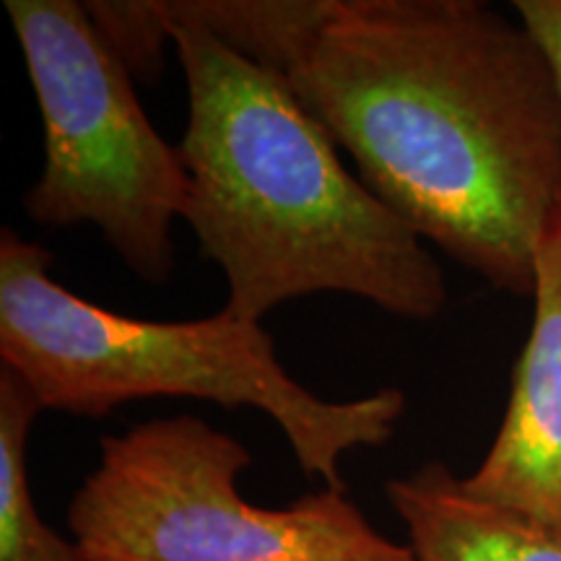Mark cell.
Listing matches in <instances>:
<instances>
[{
    "label": "cell",
    "mask_w": 561,
    "mask_h": 561,
    "mask_svg": "<svg viewBox=\"0 0 561 561\" xmlns=\"http://www.w3.org/2000/svg\"><path fill=\"white\" fill-rule=\"evenodd\" d=\"M284 79L421 240L530 297L561 195V87L520 19L479 0H335Z\"/></svg>",
    "instance_id": "obj_1"
},
{
    "label": "cell",
    "mask_w": 561,
    "mask_h": 561,
    "mask_svg": "<svg viewBox=\"0 0 561 561\" xmlns=\"http://www.w3.org/2000/svg\"><path fill=\"white\" fill-rule=\"evenodd\" d=\"M187 81L182 221L227 278L224 312L261 322L273 307L341 291L405 320L447 305L439 263L339 157L289 81L201 26L167 19Z\"/></svg>",
    "instance_id": "obj_2"
},
{
    "label": "cell",
    "mask_w": 561,
    "mask_h": 561,
    "mask_svg": "<svg viewBox=\"0 0 561 561\" xmlns=\"http://www.w3.org/2000/svg\"><path fill=\"white\" fill-rule=\"evenodd\" d=\"M53 252L0 231V367L42 411L100 419L128 401L195 398L268 413L299 468L325 489H346L343 455L380 447L405 413L398 388L356 401H322L294 380L261 322L216 312L157 322L112 312L53 278Z\"/></svg>",
    "instance_id": "obj_3"
},
{
    "label": "cell",
    "mask_w": 561,
    "mask_h": 561,
    "mask_svg": "<svg viewBox=\"0 0 561 561\" xmlns=\"http://www.w3.org/2000/svg\"><path fill=\"white\" fill-rule=\"evenodd\" d=\"M248 447L191 413L133 424L100 442V462L68 507L87 561H413L346 489L289 507L242 496Z\"/></svg>",
    "instance_id": "obj_4"
},
{
    "label": "cell",
    "mask_w": 561,
    "mask_h": 561,
    "mask_svg": "<svg viewBox=\"0 0 561 561\" xmlns=\"http://www.w3.org/2000/svg\"><path fill=\"white\" fill-rule=\"evenodd\" d=\"M45 128V170L24 195L42 227L91 224L146 284L174 273L172 224L187 172L153 128L136 79L76 0H5Z\"/></svg>",
    "instance_id": "obj_5"
},
{
    "label": "cell",
    "mask_w": 561,
    "mask_h": 561,
    "mask_svg": "<svg viewBox=\"0 0 561 561\" xmlns=\"http://www.w3.org/2000/svg\"><path fill=\"white\" fill-rule=\"evenodd\" d=\"M530 297V333L500 432L462 483L561 536V195L538 237Z\"/></svg>",
    "instance_id": "obj_6"
},
{
    "label": "cell",
    "mask_w": 561,
    "mask_h": 561,
    "mask_svg": "<svg viewBox=\"0 0 561 561\" xmlns=\"http://www.w3.org/2000/svg\"><path fill=\"white\" fill-rule=\"evenodd\" d=\"M409 533L413 561H561V536L471 494L442 462L385 486Z\"/></svg>",
    "instance_id": "obj_7"
},
{
    "label": "cell",
    "mask_w": 561,
    "mask_h": 561,
    "mask_svg": "<svg viewBox=\"0 0 561 561\" xmlns=\"http://www.w3.org/2000/svg\"><path fill=\"white\" fill-rule=\"evenodd\" d=\"M167 19L201 26L229 50L286 76L331 19L335 0H161Z\"/></svg>",
    "instance_id": "obj_8"
},
{
    "label": "cell",
    "mask_w": 561,
    "mask_h": 561,
    "mask_svg": "<svg viewBox=\"0 0 561 561\" xmlns=\"http://www.w3.org/2000/svg\"><path fill=\"white\" fill-rule=\"evenodd\" d=\"M39 411L30 388L0 367V561H87L34 504L26 455Z\"/></svg>",
    "instance_id": "obj_9"
},
{
    "label": "cell",
    "mask_w": 561,
    "mask_h": 561,
    "mask_svg": "<svg viewBox=\"0 0 561 561\" xmlns=\"http://www.w3.org/2000/svg\"><path fill=\"white\" fill-rule=\"evenodd\" d=\"M83 5L94 30L125 62L133 79H159L164 70L167 45H172L159 0H94Z\"/></svg>",
    "instance_id": "obj_10"
},
{
    "label": "cell",
    "mask_w": 561,
    "mask_h": 561,
    "mask_svg": "<svg viewBox=\"0 0 561 561\" xmlns=\"http://www.w3.org/2000/svg\"><path fill=\"white\" fill-rule=\"evenodd\" d=\"M515 16L541 42L561 87V0H515Z\"/></svg>",
    "instance_id": "obj_11"
}]
</instances>
